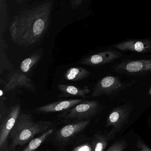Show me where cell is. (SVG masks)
I'll list each match as a JSON object with an SVG mask.
<instances>
[{
    "label": "cell",
    "mask_w": 151,
    "mask_h": 151,
    "mask_svg": "<svg viewBox=\"0 0 151 151\" xmlns=\"http://www.w3.org/2000/svg\"><path fill=\"white\" fill-rule=\"evenodd\" d=\"M53 5L52 1L40 2L16 16L9 27L13 42L25 47L38 42L48 29Z\"/></svg>",
    "instance_id": "6da1fadb"
},
{
    "label": "cell",
    "mask_w": 151,
    "mask_h": 151,
    "mask_svg": "<svg viewBox=\"0 0 151 151\" xmlns=\"http://www.w3.org/2000/svg\"><path fill=\"white\" fill-rule=\"evenodd\" d=\"M52 124L51 122L44 120L35 122L30 115L20 114L9 135L11 143L8 151H14L17 147L29 143L37 135L49 130Z\"/></svg>",
    "instance_id": "7a4b0ae2"
},
{
    "label": "cell",
    "mask_w": 151,
    "mask_h": 151,
    "mask_svg": "<svg viewBox=\"0 0 151 151\" xmlns=\"http://www.w3.org/2000/svg\"><path fill=\"white\" fill-rule=\"evenodd\" d=\"M21 114V107L19 105L12 106L9 109L1 112L0 124V150L8 151V139Z\"/></svg>",
    "instance_id": "3957f363"
},
{
    "label": "cell",
    "mask_w": 151,
    "mask_h": 151,
    "mask_svg": "<svg viewBox=\"0 0 151 151\" xmlns=\"http://www.w3.org/2000/svg\"><path fill=\"white\" fill-rule=\"evenodd\" d=\"M99 108V104L96 101H84L66 111L61 117L64 122L88 120L98 112Z\"/></svg>",
    "instance_id": "277c9868"
},
{
    "label": "cell",
    "mask_w": 151,
    "mask_h": 151,
    "mask_svg": "<svg viewBox=\"0 0 151 151\" xmlns=\"http://www.w3.org/2000/svg\"><path fill=\"white\" fill-rule=\"evenodd\" d=\"M122 87V84L116 77H105L100 80L93 88L92 97L110 95L119 91Z\"/></svg>",
    "instance_id": "5b68a950"
},
{
    "label": "cell",
    "mask_w": 151,
    "mask_h": 151,
    "mask_svg": "<svg viewBox=\"0 0 151 151\" xmlns=\"http://www.w3.org/2000/svg\"><path fill=\"white\" fill-rule=\"evenodd\" d=\"M89 124L90 121L89 120H84L74 122L63 126L58 130L55 133L56 140L61 143H67L83 131Z\"/></svg>",
    "instance_id": "8992f818"
},
{
    "label": "cell",
    "mask_w": 151,
    "mask_h": 151,
    "mask_svg": "<svg viewBox=\"0 0 151 151\" xmlns=\"http://www.w3.org/2000/svg\"><path fill=\"white\" fill-rule=\"evenodd\" d=\"M131 111V108L128 106L114 109L108 116L106 126L113 127L115 132L119 130L127 122Z\"/></svg>",
    "instance_id": "52a82bcc"
},
{
    "label": "cell",
    "mask_w": 151,
    "mask_h": 151,
    "mask_svg": "<svg viewBox=\"0 0 151 151\" xmlns=\"http://www.w3.org/2000/svg\"><path fill=\"white\" fill-rule=\"evenodd\" d=\"M83 101L82 99H73L60 101L44 105L34 109V112L40 114L55 113L67 111Z\"/></svg>",
    "instance_id": "ba28073f"
},
{
    "label": "cell",
    "mask_w": 151,
    "mask_h": 151,
    "mask_svg": "<svg viewBox=\"0 0 151 151\" xmlns=\"http://www.w3.org/2000/svg\"><path fill=\"white\" fill-rule=\"evenodd\" d=\"M122 55L119 52L114 50H107L97 53L96 54L83 59L81 63L85 65L97 66L103 65L111 62L114 60L121 57Z\"/></svg>",
    "instance_id": "9c48e42d"
},
{
    "label": "cell",
    "mask_w": 151,
    "mask_h": 151,
    "mask_svg": "<svg viewBox=\"0 0 151 151\" xmlns=\"http://www.w3.org/2000/svg\"><path fill=\"white\" fill-rule=\"evenodd\" d=\"M118 70L128 74L139 75L151 72V60H142L121 63Z\"/></svg>",
    "instance_id": "30bf717a"
},
{
    "label": "cell",
    "mask_w": 151,
    "mask_h": 151,
    "mask_svg": "<svg viewBox=\"0 0 151 151\" xmlns=\"http://www.w3.org/2000/svg\"><path fill=\"white\" fill-rule=\"evenodd\" d=\"M17 86L24 87L31 91H33L34 89V85L32 81L20 70L15 71L10 76L8 82L4 87V92H8Z\"/></svg>",
    "instance_id": "8fae6325"
},
{
    "label": "cell",
    "mask_w": 151,
    "mask_h": 151,
    "mask_svg": "<svg viewBox=\"0 0 151 151\" xmlns=\"http://www.w3.org/2000/svg\"><path fill=\"white\" fill-rule=\"evenodd\" d=\"M114 47L122 51L145 52L151 51V40H129L116 44Z\"/></svg>",
    "instance_id": "7c38bea8"
},
{
    "label": "cell",
    "mask_w": 151,
    "mask_h": 151,
    "mask_svg": "<svg viewBox=\"0 0 151 151\" xmlns=\"http://www.w3.org/2000/svg\"><path fill=\"white\" fill-rule=\"evenodd\" d=\"M58 89L64 97H85L90 92L89 88L86 87H78L69 85L60 84Z\"/></svg>",
    "instance_id": "4fadbf2b"
},
{
    "label": "cell",
    "mask_w": 151,
    "mask_h": 151,
    "mask_svg": "<svg viewBox=\"0 0 151 151\" xmlns=\"http://www.w3.org/2000/svg\"><path fill=\"white\" fill-rule=\"evenodd\" d=\"M90 74V71L83 68H71L66 71L64 78L69 81H77L86 78Z\"/></svg>",
    "instance_id": "5bb4252c"
},
{
    "label": "cell",
    "mask_w": 151,
    "mask_h": 151,
    "mask_svg": "<svg viewBox=\"0 0 151 151\" xmlns=\"http://www.w3.org/2000/svg\"><path fill=\"white\" fill-rule=\"evenodd\" d=\"M54 129H49L45 133L35 138L28 144L22 151H36L38 148L47 139L52 133Z\"/></svg>",
    "instance_id": "9a60e30c"
},
{
    "label": "cell",
    "mask_w": 151,
    "mask_h": 151,
    "mask_svg": "<svg viewBox=\"0 0 151 151\" xmlns=\"http://www.w3.org/2000/svg\"><path fill=\"white\" fill-rule=\"evenodd\" d=\"M109 137L105 134H95L91 141L93 151H104L107 145Z\"/></svg>",
    "instance_id": "2e32d148"
},
{
    "label": "cell",
    "mask_w": 151,
    "mask_h": 151,
    "mask_svg": "<svg viewBox=\"0 0 151 151\" xmlns=\"http://www.w3.org/2000/svg\"><path fill=\"white\" fill-rule=\"evenodd\" d=\"M40 57V54L35 53L24 60L20 65L21 71L24 73L29 72L34 65L37 64Z\"/></svg>",
    "instance_id": "e0dca14e"
},
{
    "label": "cell",
    "mask_w": 151,
    "mask_h": 151,
    "mask_svg": "<svg viewBox=\"0 0 151 151\" xmlns=\"http://www.w3.org/2000/svg\"><path fill=\"white\" fill-rule=\"evenodd\" d=\"M125 147L126 144L124 141H118L114 143L106 151H124Z\"/></svg>",
    "instance_id": "ac0fdd59"
},
{
    "label": "cell",
    "mask_w": 151,
    "mask_h": 151,
    "mask_svg": "<svg viewBox=\"0 0 151 151\" xmlns=\"http://www.w3.org/2000/svg\"><path fill=\"white\" fill-rule=\"evenodd\" d=\"M70 151H93L91 143L86 142L77 146Z\"/></svg>",
    "instance_id": "d6986e66"
},
{
    "label": "cell",
    "mask_w": 151,
    "mask_h": 151,
    "mask_svg": "<svg viewBox=\"0 0 151 151\" xmlns=\"http://www.w3.org/2000/svg\"><path fill=\"white\" fill-rule=\"evenodd\" d=\"M137 145L139 151H151V149L142 141L139 140Z\"/></svg>",
    "instance_id": "ffe728a7"
},
{
    "label": "cell",
    "mask_w": 151,
    "mask_h": 151,
    "mask_svg": "<svg viewBox=\"0 0 151 151\" xmlns=\"http://www.w3.org/2000/svg\"><path fill=\"white\" fill-rule=\"evenodd\" d=\"M83 0H73L70 1L71 8L72 9H76L78 8L79 6L83 3Z\"/></svg>",
    "instance_id": "44dd1931"
},
{
    "label": "cell",
    "mask_w": 151,
    "mask_h": 151,
    "mask_svg": "<svg viewBox=\"0 0 151 151\" xmlns=\"http://www.w3.org/2000/svg\"><path fill=\"white\" fill-rule=\"evenodd\" d=\"M148 93H149V94H150V95H151V88H150V90H149V92H148Z\"/></svg>",
    "instance_id": "7402d4cb"
}]
</instances>
